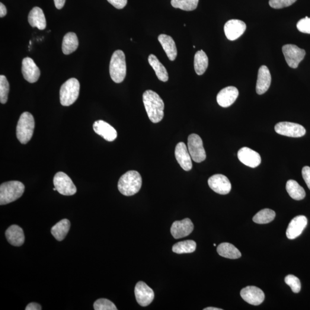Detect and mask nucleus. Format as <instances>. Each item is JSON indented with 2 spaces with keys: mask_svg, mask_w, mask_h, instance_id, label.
<instances>
[{
  "mask_svg": "<svg viewBox=\"0 0 310 310\" xmlns=\"http://www.w3.org/2000/svg\"><path fill=\"white\" fill-rule=\"evenodd\" d=\"M143 101L151 122H161L164 117V104L159 94L151 90L146 91L143 95Z\"/></svg>",
  "mask_w": 310,
  "mask_h": 310,
  "instance_id": "1",
  "label": "nucleus"
},
{
  "mask_svg": "<svg viewBox=\"0 0 310 310\" xmlns=\"http://www.w3.org/2000/svg\"><path fill=\"white\" fill-rule=\"evenodd\" d=\"M142 186L141 175L136 171H129L119 180L118 188L125 196L129 197L138 193Z\"/></svg>",
  "mask_w": 310,
  "mask_h": 310,
  "instance_id": "2",
  "label": "nucleus"
},
{
  "mask_svg": "<svg viewBox=\"0 0 310 310\" xmlns=\"http://www.w3.org/2000/svg\"><path fill=\"white\" fill-rule=\"evenodd\" d=\"M24 185L20 182L10 181L5 182L0 186V204L14 202L20 198L24 193Z\"/></svg>",
  "mask_w": 310,
  "mask_h": 310,
  "instance_id": "3",
  "label": "nucleus"
},
{
  "mask_svg": "<svg viewBox=\"0 0 310 310\" xmlns=\"http://www.w3.org/2000/svg\"><path fill=\"white\" fill-rule=\"evenodd\" d=\"M109 73L111 79L117 84L124 81L127 74L126 56L123 51L113 53L110 62Z\"/></svg>",
  "mask_w": 310,
  "mask_h": 310,
  "instance_id": "4",
  "label": "nucleus"
},
{
  "mask_svg": "<svg viewBox=\"0 0 310 310\" xmlns=\"http://www.w3.org/2000/svg\"><path fill=\"white\" fill-rule=\"evenodd\" d=\"M35 129L34 118L30 113L21 115L17 127V136L18 141L25 145L31 139Z\"/></svg>",
  "mask_w": 310,
  "mask_h": 310,
  "instance_id": "5",
  "label": "nucleus"
},
{
  "mask_svg": "<svg viewBox=\"0 0 310 310\" xmlns=\"http://www.w3.org/2000/svg\"><path fill=\"white\" fill-rule=\"evenodd\" d=\"M80 84L76 78H70L64 83L60 90V103L65 107L73 105L79 94Z\"/></svg>",
  "mask_w": 310,
  "mask_h": 310,
  "instance_id": "6",
  "label": "nucleus"
},
{
  "mask_svg": "<svg viewBox=\"0 0 310 310\" xmlns=\"http://www.w3.org/2000/svg\"><path fill=\"white\" fill-rule=\"evenodd\" d=\"M187 148L192 160L196 163H201L206 158L202 139L197 134H191L188 137Z\"/></svg>",
  "mask_w": 310,
  "mask_h": 310,
  "instance_id": "7",
  "label": "nucleus"
},
{
  "mask_svg": "<svg viewBox=\"0 0 310 310\" xmlns=\"http://www.w3.org/2000/svg\"><path fill=\"white\" fill-rule=\"evenodd\" d=\"M54 186L56 191L63 196H71L76 193L75 184L69 176L64 172H57L54 178Z\"/></svg>",
  "mask_w": 310,
  "mask_h": 310,
  "instance_id": "8",
  "label": "nucleus"
},
{
  "mask_svg": "<svg viewBox=\"0 0 310 310\" xmlns=\"http://www.w3.org/2000/svg\"><path fill=\"white\" fill-rule=\"evenodd\" d=\"M283 53L288 65L291 68L296 69L304 59L306 51L294 44H286L282 48Z\"/></svg>",
  "mask_w": 310,
  "mask_h": 310,
  "instance_id": "9",
  "label": "nucleus"
},
{
  "mask_svg": "<svg viewBox=\"0 0 310 310\" xmlns=\"http://www.w3.org/2000/svg\"><path fill=\"white\" fill-rule=\"evenodd\" d=\"M274 130L280 135L290 137H301L306 133L305 128L301 125L290 122L277 123L274 127Z\"/></svg>",
  "mask_w": 310,
  "mask_h": 310,
  "instance_id": "10",
  "label": "nucleus"
},
{
  "mask_svg": "<svg viewBox=\"0 0 310 310\" xmlns=\"http://www.w3.org/2000/svg\"><path fill=\"white\" fill-rule=\"evenodd\" d=\"M211 189L220 195H226L231 191L232 185L228 178L222 174L214 175L208 180Z\"/></svg>",
  "mask_w": 310,
  "mask_h": 310,
  "instance_id": "11",
  "label": "nucleus"
},
{
  "mask_svg": "<svg viewBox=\"0 0 310 310\" xmlns=\"http://www.w3.org/2000/svg\"><path fill=\"white\" fill-rule=\"evenodd\" d=\"M135 293L137 303L143 307L149 305L154 299V292L143 282H139L136 284Z\"/></svg>",
  "mask_w": 310,
  "mask_h": 310,
  "instance_id": "12",
  "label": "nucleus"
},
{
  "mask_svg": "<svg viewBox=\"0 0 310 310\" xmlns=\"http://www.w3.org/2000/svg\"><path fill=\"white\" fill-rule=\"evenodd\" d=\"M241 298L249 304L258 306L263 302L264 293L259 288L255 286H248L241 291Z\"/></svg>",
  "mask_w": 310,
  "mask_h": 310,
  "instance_id": "13",
  "label": "nucleus"
},
{
  "mask_svg": "<svg viewBox=\"0 0 310 310\" xmlns=\"http://www.w3.org/2000/svg\"><path fill=\"white\" fill-rule=\"evenodd\" d=\"M21 71L24 79L31 84L36 82L40 77V70L31 57H25L23 60Z\"/></svg>",
  "mask_w": 310,
  "mask_h": 310,
  "instance_id": "14",
  "label": "nucleus"
},
{
  "mask_svg": "<svg viewBox=\"0 0 310 310\" xmlns=\"http://www.w3.org/2000/svg\"><path fill=\"white\" fill-rule=\"evenodd\" d=\"M193 223L189 219H185L182 220H176L171 226V233L175 239H180L187 237L193 232Z\"/></svg>",
  "mask_w": 310,
  "mask_h": 310,
  "instance_id": "15",
  "label": "nucleus"
},
{
  "mask_svg": "<svg viewBox=\"0 0 310 310\" xmlns=\"http://www.w3.org/2000/svg\"><path fill=\"white\" fill-rule=\"evenodd\" d=\"M247 25L244 21L233 19L226 22L224 26V32L228 39L233 41L238 39L244 34Z\"/></svg>",
  "mask_w": 310,
  "mask_h": 310,
  "instance_id": "16",
  "label": "nucleus"
},
{
  "mask_svg": "<svg viewBox=\"0 0 310 310\" xmlns=\"http://www.w3.org/2000/svg\"><path fill=\"white\" fill-rule=\"evenodd\" d=\"M238 158L242 164L251 168H255L259 165L261 159L259 153L248 147H243L238 152Z\"/></svg>",
  "mask_w": 310,
  "mask_h": 310,
  "instance_id": "17",
  "label": "nucleus"
},
{
  "mask_svg": "<svg viewBox=\"0 0 310 310\" xmlns=\"http://www.w3.org/2000/svg\"><path fill=\"white\" fill-rule=\"evenodd\" d=\"M308 219L304 216L295 217L289 223L286 231L288 238L293 239L299 237L308 225Z\"/></svg>",
  "mask_w": 310,
  "mask_h": 310,
  "instance_id": "18",
  "label": "nucleus"
},
{
  "mask_svg": "<svg viewBox=\"0 0 310 310\" xmlns=\"http://www.w3.org/2000/svg\"><path fill=\"white\" fill-rule=\"evenodd\" d=\"M175 156L178 164L184 171H190L193 168L191 157L185 143L180 142L176 146Z\"/></svg>",
  "mask_w": 310,
  "mask_h": 310,
  "instance_id": "19",
  "label": "nucleus"
},
{
  "mask_svg": "<svg viewBox=\"0 0 310 310\" xmlns=\"http://www.w3.org/2000/svg\"><path fill=\"white\" fill-rule=\"evenodd\" d=\"M238 89L234 86H228L219 92L217 96V101L219 106L228 108L237 100L238 97Z\"/></svg>",
  "mask_w": 310,
  "mask_h": 310,
  "instance_id": "20",
  "label": "nucleus"
},
{
  "mask_svg": "<svg viewBox=\"0 0 310 310\" xmlns=\"http://www.w3.org/2000/svg\"><path fill=\"white\" fill-rule=\"evenodd\" d=\"M94 132L108 142H113L117 137L116 129L103 120L96 121L93 124Z\"/></svg>",
  "mask_w": 310,
  "mask_h": 310,
  "instance_id": "21",
  "label": "nucleus"
},
{
  "mask_svg": "<svg viewBox=\"0 0 310 310\" xmlns=\"http://www.w3.org/2000/svg\"><path fill=\"white\" fill-rule=\"evenodd\" d=\"M271 84V75L266 66H262L258 70L256 83V92L261 95L267 92Z\"/></svg>",
  "mask_w": 310,
  "mask_h": 310,
  "instance_id": "22",
  "label": "nucleus"
},
{
  "mask_svg": "<svg viewBox=\"0 0 310 310\" xmlns=\"http://www.w3.org/2000/svg\"><path fill=\"white\" fill-rule=\"evenodd\" d=\"M6 239L9 244L15 247H20L25 241L24 233L20 226L13 225L6 230L5 232Z\"/></svg>",
  "mask_w": 310,
  "mask_h": 310,
  "instance_id": "23",
  "label": "nucleus"
},
{
  "mask_svg": "<svg viewBox=\"0 0 310 310\" xmlns=\"http://www.w3.org/2000/svg\"><path fill=\"white\" fill-rule=\"evenodd\" d=\"M158 40L167 54L168 59L174 61L177 56L178 51L173 39L168 35L161 34L158 37Z\"/></svg>",
  "mask_w": 310,
  "mask_h": 310,
  "instance_id": "24",
  "label": "nucleus"
},
{
  "mask_svg": "<svg viewBox=\"0 0 310 310\" xmlns=\"http://www.w3.org/2000/svg\"><path fill=\"white\" fill-rule=\"evenodd\" d=\"M28 22L31 27L44 30L46 28V20L42 9L37 6L32 9L28 15Z\"/></svg>",
  "mask_w": 310,
  "mask_h": 310,
  "instance_id": "25",
  "label": "nucleus"
},
{
  "mask_svg": "<svg viewBox=\"0 0 310 310\" xmlns=\"http://www.w3.org/2000/svg\"><path fill=\"white\" fill-rule=\"evenodd\" d=\"M217 251L220 256L230 259H237L241 256L238 249L228 242L221 243L217 247Z\"/></svg>",
  "mask_w": 310,
  "mask_h": 310,
  "instance_id": "26",
  "label": "nucleus"
},
{
  "mask_svg": "<svg viewBox=\"0 0 310 310\" xmlns=\"http://www.w3.org/2000/svg\"><path fill=\"white\" fill-rule=\"evenodd\" d=\"M149 65L155 72L158 78L162 82H167L169 79L168 73L165 67L159 61L158 57L153 54L148 57Z\"/></svg>",
  "mask_w": 310,
  "mask_h": 310,
  "instance_id": "27",
  "label": "nucleus"
},
{
  "mask_svg": "<svg viewBox=\"0 0 310 310\" xmlns=\"http://www.w3.org/2000/svg\"><path fill=\"white\" fill-rule=\"evenodd\" d=\"M71 223L69 220L63 219L57 222L51 229L52 235L57 241H62L69 233Z\"/></svg>",
  "mask_w": 310,
  "mask_h": 310,
  "instance_id": "28",
  "label": "nucleus"
},
{
  "mask_svg": "<svg viewBox=\"0 0 310 310\" xmlns=\"http://www.w3.org/2000/svg\"><path fill=\"white\" fill-rule=\"evenodd\" d=\"M79 41L75 33H69L64 36L62 42V51L65 55H69L78 49Z\"/></svg>",
  "mask_w": 310,
  "mask_h": 310,
  "instance_id": "29",
  "label": "nucleus"
},
{
  "mask_svg": "<svg viewBox=\"0 0 310 310\" xmlns=\"http://www.w3.org/2000/svg\"><path fill=\"white\" fill-rule=\"evenodd\" d=\"M209 65V59L203 50L198 51L194 56V69L198 75H203Z\"/></svg>",
  "mask_w": 310,
  "mask_h": 310,
  "instance_id": "30",
  "label": "nucleus"
},
{
  "mask_svg": "<svg viewBox=\"0 0 310 310\" xmlns=\"http://www.w3.org/2000/svg\"><path fill=\"white\" fill-rule=\"evenodd\" d=\"M286 190L292 199L300 201L304 199L306 197V192L302 186L295 181L289 180L286 184Z\"/></svg>",
  "mask_w": 310,
  "mask_h": 310,
  "instance_id": "31",
  "label": "nucleus"
},
{
  "mask_svg": "<svg viewBox=\"0 0 310 310\" xmlns=\"http://www.w3.org/2000/svg\"><path fill=\"white\" fill-rule=\"evenodd\" d=\"M196 242L193 240H186L176 243L172 247V251L178 254H191L196 250Z\"/></svg>",
  "mask_w": 310,
  "mask_h": 310,
  "instance_id": "32",
  "label": "nucleus"
},
{
  "mask_svg": "<svg viewBox=\"0 0 310 310\" xmlns=\"http://www.w3.org/2000/svg\"><path fill=\"white\" fill-rule=\"evenodd\" d=\"M276 213L274 210L269 209L261 210L253 218L254 222L258 224H266L275 218Z\"/></svg>",
  "mask_w": 310,
  "mask_h": 310,
  "instance_id": "33",
  "label": "nucleus"
},
{
  "mask_svg": "<svg viewBox=\"0 0 310 310\" xmlns=\"http://www.w3.org/2000/svg\"><path fill=\"white\" fill-rule=\"evenodd\" d=\"M199 0H171V5L175 8L186 11H192L197 9Z\"/></svg>",
  "mask_w": 310,
  "mask_h": 310,
  "instance_id": "34",
  "label": "nucleus"
},
{
  "mask_svg": "<svg viewBox=\"0 0 310 310\" xmlns=\"http://www.w3.org/2000/svg\"><path fill=\"white\" fill-rule=\"evenodd\" d=\"M9 91V84L7 79L4 75H0V102L5 104L8 101Z\"/></svg>",
  "mask_w": 310,
  "mask_h": 310,
  "instance_id": "35",
  "label": "nucleus"
},
{
  "mask_svg": "<svg viewBox=\"0 0 310 310\" xmlns=\"http://www.w3.org/2000/svg\"><path fill=\"white\" fill-rule=\"evenodd\" d=\"M95 310H117V308L112 302L107 299H99L94 303Z\"/></svg>",
  "mask_w": 310,
  "mask_h": 310,
  "instance_id": "36",
  "label": "nucleus"
},
{
  "mask_svg": "<svg viewBox=\"0 0 310 310\" xmlns=\"http://www.w3.org/2000/svg\"><path fill=\"white\" fill-rule=\"evenodd\" d=\"M285 282L291 287L294 293H299L301 290V283L300 280L292 274H289L285 277Z\"/></svg>",
  "mask_w": 310,
  "mask_h": 310,
  "instance_id": "37",
  "label": "nucleus"
},
{
  "mask_svg": "<svg viewBox=\"0 0 310 310\" xmlns=\"http://www.w3.org/2000/svg\"><path fill=\"white\" fill-rule=\"evenodd\" d=\"M296 0H270L271 7L274 9H282L292 5Z\"/></svg>",
  "mask_w": 310,
  "mask_h": 310,
  "instance_id": "38",
  "label": "nucleus"
},
{
  "mask_svg": "<svg viewBox=\"0 0 310 310\" xmlns=\"http://www.w3.org/2000/svg\"><path fill=\"white\" fill-rule=\"evenodd\" d=\"M297 28L302 33L310 34V18L306 17L298 21Z\"/></svg>",
  "mask_w": 310,
  "mask_h": 310,
  "instance_id": "39",
  "label": "nucleus"
},
{
  "mask_svg": "<svg viewBox=\"0 0 310 310\" xmlns=\"http://www.w3.org/2000/svg\"><path fill=\"white\" fill-rule=\"evenodd\" d=\"M302 173L303 180L310 190V167L309 166H305L302 169Z\"/></svg>",
  "mask_w": 310,
  "mask_h": 310,
  "instance_id": "40",
  "label": "nucleus"
},
{
  "mask_svg": "<svg viewBox=\"0 0 310 310\" xmlns=\"http://www.w3.org/2000/svg\"><path fill=\"white\" fill-rule=\"evenodd\" d=\"M114 7L121 9H123L127 4L128 0H107Z\"/></svg>",
  "mask_w": 310,
  "mask_h": 310,
  "instance_id": "41",
  "label": "nucleus"
},
{
  "mask_svg": "<svg viewBox=\"0 0 310 310\" xmlns=\"http://www.w3.org/2000/svg\"><path fill=\"white\" fill-rule=\"evenodd\" d=\"M41 307L36 303H31L25 308V310H41Z\"/></svg>",
  "mask_w": 310,
  "mask_h": 310,
  "instance_id": "42",
  "label": "nucleus"
},
{
  "mask_svg": "<svg viewBox=\"0 0 310 310\" xmlns=\"http://www.w3.org/2000/svg\"><path fill=\"white\" fill-rule=\"evenodd\" d=\"M66 0H54V3L57 9L63 8L65 4Z\"/></svg>",
  "mask_w": 310,
  "mask_h": 310,
  "instance_id": "43",
  "label": "nucleus"
},
{
  "mask_svg": "<svg viewBox=\"0 0 310 310\" xmlns=\"http://www.w3.org/2000/svg\"><path fill=\"white\" fill-rule=\"evenodd\" d=\"M6 14H7V10L5 6L2 2L0 3V17H4Z\"/></svg>",
  "mask_w": 310,
  "mask_h": 310,
  "instance_id": "44",
  "label": "nucleus"
},
{
  "mask_svg": "<svg viewBox=\"0 0 310 310\" xmlns=\"http://www.w3.org/2000/svg\"><path fill=\"white\" fill-rule=\"evenodd\" d=\"M204 310H222L221 309L216 308H207L203 309Z\"/></svg>",
  "mask_w": 310,
  "mask_h": 310,
  "instance_id": "45",
  "label": "nucleus"
},
{
  "mask_svg": "<svg viewBox=\"0 0 310 310\" xmlns=\"http://www.w3.org/2000/svg\"><path fill=\"white\" fill-rule=\"evenodd\" d=\"M214 246H215V247H216V244H214Z\"/></svg>",
  "mask_w": 310,
  "mask_h": 310,
  "instance_id": "46",
  "label": "nucleus"
}]
</instances>
